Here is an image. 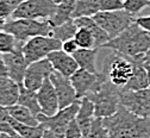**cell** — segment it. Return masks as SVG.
<instances>
[{
	"mask_svg": "<svg viewBox=\"0 0 150 138\" xmlns=\"http://www.w3.org/2000/svg\"><path fill=\"white\" fill-rule=\"evenodd\" d=\"M99 26H101L111 39L119 36L131 24L135 23L136 17L123 10L117 11H100L92 17Z\"/></svg>",
	"mask_w": 150,
	"mask_h": 138,
	"instance_id": "obj_6",
	"label": "cell"
},
{
	"mask_svg": "<svg viewBox=\"0 0 150 138\" xmlns=\"http://www.w3.org/2000/svg\"><path fill=\"white\" fill-rule=\"evenodd\" d=\"M52 1H54L56 5H60V4H63V3L69 1V0H52Z\"/></svg>",
	"mask_w": 150,
	"mask_h": 138,
	"instance_id": "obj_41",
	"label": "cell"
},
{
	"mask_svg": "<svg viewBox=\"0 0 150 138\" xmlns=\"http://www.w3.org/2000/svg\"><path fill=\"white\" fill-rule=\"evenodd\" d=\"M97 55H98V48H93V49H79L73 56L75 61L78 62L80 69L97 74L99 73L97 70V63H96Z\"/></svg>",
	"mask_w": 150,
	"mask_h": 138,
	"instance_id": "obj_19",
	"label": "cell"
},
{
	"mask_svg": "<svg viewBox=\"0 0 150 138\" xmlns=\"http://www.w3.org/2000/svg\"><path fill=\"white\" fill-rule=\"evenodd\" d=\"M136 63L130 58L112 51L105 57L103 73L116 87L123 89L135 73Z\"/></svg>",
	"mask_w": 150,
	"mask_h": 138,
	"instance_id": "obj_3",
	"label": "cell"
},
{
	"mask_svg": "<svg viewBox=\"0 0 150 138\" xmlns=\"http://www.w3.org/2000/svg\"><path fill=\"white\" fill-rule=\"evenodd\" d=\"M70 80L75 88V92H76L78 99L80 100L82 98H87L96 93L107 80V77L103 71L93 74L87 70L79 69L70 77Z\"/></svg>",
	"mask_w": 150,
	"mask_h": 138,
	"instance_id": "obj_10",
	"label": "cell"
},
{
	"mask_svg": "<svg viewBox=\"0 0 150 138\" xmlns=\"http://www.w3.org/2000/svg\"><path fill=\"white\" fill-rule=\"evenodd\" d=\"M100 11H117L124 8V0H98Z\"/></svg>",
	"mask_w": 150,
	"mask_h": 138,
	"instance_id": "obj_32",
	"label": "cell"
},
{
	"mask_svg": "<svg viewBox=\"0 0 150 138\" xmlns=\"http://www.w3.org/2000/svg\"><path fill=\"white\" fill-rule=\"evenodd\" d=\"M103 119L110 138H150V118L138 117L122 106Z\"/></svg>",
	"mask_w": 150,
	"mask_h": 138,
	"instance_id": "obj_2",
	"label": "cell"
},
{
	"mask_svg": "<svg viewBox=\"0 0 150 138\" xmlns=\"http://www.w3.org/2000/svg\"><path fill=\"white\" fill-rule=\"evenodd\" d=\"M23 42H19L18 39L11 35L10 32H6L4 30L0 31V54H10L13 52L23 47Z\"/></svg>",
	"mask_w": 150,
	"mask_h": 138,
	"instance_id": "obj_27",
	"label": "cell"
},
{
	"mask_svg": "<svg viewBox=\"0 0 150 138\" xmlns=\"http://www.w3.org/2000/svg\"><path fill=\"white\" fill-rule=\"evenodd\" d=\"M52 0H23L12 14V19L49 21L56 11Z\"/></svg>",
	"mask_w": 150,
	"mask_h": 138,
	"instance_id": "obj_8",
	"label": "cell"
},
{
	"mask_svg": "<svg viewBox=\"0 0 150 138\" xmlns=\"http://www.w3.org/2000/svg\"><path fill=\"white\" fill-rule=\"evenodd\" d=\"M48 60L50 61L55 71H57L67 77H71L80 69L78 62L75 61L74 56L64 52L63 50L52 51L48 56Z\"/></svg>",
	"mask_w": 150,
	"mask_h": 138,
	"instance_id": "obj_16",
	"label": "cell"
},
{
	"mask_svg": "<svg viewBox=\"0 0 150 138\" xmlns=\"http://www.w3.org/2000/svg\"><path fill=\"white\" fill-rule=\"evenodd\" d=\"M94 119H96V107L93 101L88 99V98L80 99V108L76 114V122L79 123L85 138H87L92 123Z\"/></svg>",
	"mask_w": 150,
	"mask_h": 138,
	"instance_id": "obj_18",
	"label": "cell"
},
{
	"mask_svg": "<svg viewBox=\"0 0 150 138\" xmlns=\"http://www.w3.org/2000/svg\"><path fill=\"white\" fill-rule=\"evenodd\" d=\"M100 12L98 0H75L73 19L81 17H93Z\"/></svg>",
	"mask_w": 150,
	"mask_h": 138,
	"instance_id": "obj_24",
	"label": "cell"
},
{
	"mask_svg": "<svg viewBox=\"0 0 150 138\" xmlns=\"http://www.w3.org/2000/svg\"><path fill=\"white\" fill-rule=\"evenodd\" d=\"M104 48L111 49L134 62L144 61L150 50V32L142 29L135 22L119 36L107 42Z\"/></svg>",
	"mask_w": 150,
	"mask_h": 138,
	"instance_id": "obj_1",
	"label": "cell"
},
{
	"mask_svg": "<svg viewBox=\"0 0 150 138\" xmlns=\"http://www.w3.org/2000/svg\"><path fill=\"white\" fill-rule=\"evenodd\" d=\"M145 63V62H144ZM146 70H148V75H149V86H150V63H145Z\"/></svg>",
	"mask_w": 150,
	"mask_h": 138,
	"instance_id": "obj_42",
	"label": "cell"
},
{
	"mask_svg": "<svg viewBox=\"0 0 150 138\" xmlns=\"http://www.w3.org/2000/svg\"><path fill=\"white\" fill-rule=\"evenodd\" d=\"M87 138H110L108 131L104 125L103 118L96 117V119L92 123V126H91Z\"/></svg>",
	"mask_w": 150,
	"mask_h": 138,
	"instance_id": "obj_29",
	"label": "cell"
},
{
	"mask_svg": "<svg viewBox=\"0 0 150 138\" xmlns=\"http://www.w3.org/2000/svg\"><path fill=\"white\" fill-rule=\"evenodd\" d=\"M135 22L145 31L150 32V14L149 16H141V17H136Z\"/></svg>",
	"mask_w": 150,
	"mask_h": 138,
	"instance_id": "obj_35",
	"label": "cell"
},
{
	"mask_svg": "<svg viewBox=\"0 0 150 138\" xmlns=\"http://www.w3.org/2000/svg\"><path fill=\"white\" fill-rule=\"evenodd\" d=\"M144 62H145V63H150V50H149V52L146 54V56H145V58H144Z\"/></svg>",
	"mask_w": 150,
	"mask_h": 138,
	"instance_id": "obj_43",
	"label": "cell"
},
{
	"mask_svg": "<svg viewBox=\"0 0 150 138\" xmlns=\"http://www.w3.org/2000/svg\"><path fill=\"white\" fill-rule=\"evenodd\" d=\"M21 94V86L12 79L0 77V105L10 107L18 104Z\"/></svg>",
	"mask_w": 150,
	"mask_h": 138,
	"instance_id": "obj_17",
	"label": "cell"
},
{
	"mask_svg": "<svg viewBox=\"0 0 150 138\" xmlns=\"http://www.w3.org/2000/svg\"><path fill=\"white\" fill-rule=\"evenodd\" d=\"M4 60L7 67L8 77L12 79L14 82H17L21 87L24 84V77L29 67V62L23 54V47L13 52L5 54Z\"/></svg>",
	"mask_w": 150,
	"mask_h": 138,
	"instance_id": "obj_14",
	"label": "cell"
},
{
	"mask_svg": "<svg viewBox=\"0 0 150 138\" xmlns=\"http://www.w3.org/2000/svg\"><path fill=\"white\" fill-rule=\"evenodd\" d=\"M74 7H75V0H69V1H67V3L57 5L54 16L49 19L51 26L55 28V26L62 25V24L71 21Z\"/></svg>",
	"mask_w": 150,
	"mask_h": 138,
	"instance_id": "obj_21",
	"label": "cell"
},
{
	"mask_svg": "<svg viewBox=\"0 0 150 138\" xmlns=\"http://www.w3.org/2000/svg\"><path fill=\"white\" fill-rule=\"evenodd\" d=\"M0 138H25V137L18 134L17 132H13L11 134H0Z\"/></svg>",
	"mask_w": 150,
	"mask_h": 138,
	"instance_id": "obj_39",
	"label": "cell"
},
{
	"mask_svg": "<svg viewBox=\"0 0 150 138\" xmlns=\"http://www.w3.org/2000/svg\"><path fill=\"white\" fill-rule=\"evenodd\" d=\"M135 63H136L135 73L132 77H131V80L129 81V84L122 91H139V89H145L150 87L149 75H148V70H146L144 61L135 62Z\"/></svg>",
	"mask_w": 150,
	"mask_h": 138,
	"instance_id": "obj_20",
	"label": "cell"
},
{
	"mask_svg": "<svg viewBox=\"0 0 150 138\" xmlns=\"http://www.w3.org/2000/svg\"><path fill=\"white\" fill-rule=\"evenodd\" d=\"M19 4L21 3L14 1V0H0V17L8 21L10 18H12L13 12L19 6Z\"/></svg>",
	"mask_w": 150,
	"mask_h": 138,
	"instance_id": "obj_31",
	"label": "cell"
},
{
	"mask_svg": "<svg viewBox=\"0 0 150 138\" xmlns=\"http://www.w3.org/2000/svg\"><path fill=\"white\" fill-rule=\"evenodd\" d=\"M18 104L30 110L36 117H38L42 113L38 98H37V92L30 91L25 88L24 86L21 87V94H19V99H18Z\"/></svg>",
	"mask_w": 150,
	"mask_h": 138,
	"instance_id": "obj_23",
	"label": "cell"
},
{
	"mask_svg": "<svg viewBox=\"0 0 150 138\" xmlns=\"http://www.w3.org/2000/svg\"><path fill=\"white\" fill-rule=\"evenodd\" d=\"M10 118H11V115H10V112H8L7 107L0 105V123L8 120Z\"/></svg>",
	"mask_w": 150,
	"mask_h": 138,
	"instance_id": "obj_37",
	"label": "cell"
},
{
	"mask_svg": "<svg viewBox=\"0 0 150 138\" xmlns=\"http://www.w3.org/2000/svg\"><path fill=\"white\" fill-rule=\"evenodd\" d=\"M7 110L10 112V115L13 118V119L22 123V124L30 125V126H37V125L41 124L38 118H37L30 110H28L26 107H24L19 104L10 106V107H7Z\"/></svg>",
	"mask_w": 150,
	"mask_h": 138,
	"instance_id": "obj_22",
	"label": "cell"
},
{
	"mask_svg": "<svg viewBox=\"0 0 150 138\" xmlns=\"http://www.w3.org/2000/svg\"><path fill=\"white\" fill-rule=\"evenodd\" d=\"M8 21L7 19H5V18H3V17H0V31H1L3 29H4V26L6 25V23H7Z\"/></svg>",
	"mask_w": 150,
	"mask_h": 138,
	"instance_id": "obj_40",
	"label": "cell"
},
{
	"mask_svg": "<svg viewBox=\"0 0 150 138\" xmlns=\"http://www.w3.org/2000/svg\"><path fill=\"white\" fill-rule=\"evenodd\" d=\"M120 106L138 117L150 118V87L139 91H122Z\"/></svg>",
	"mask_w": 150,
	"mask_h": 138,
	"instance_id": "obj_11",
	"label": "cell"
},
{
	"mask_svg": "<svg viewBox=\"0 0 150 138\" xmlns=\"http://www.w3.org/2000/svg\"><path fill=\"white\" fill-rule=\"evenodd\" d=\"M79 49L80 48H79L78 43L75 42V39L73 38V39H69V41H66V42L62 43V49L61 50H63L64 52H67L69 55H74Z\"/></svg>",
	"mask_w": 150,
	"mask_h": 138,
	"instance_id": "obj_34",
	"label": "cell"
},
{
	"mask_svg": "<svg viewBox=\"0 0 150 138\" xmlns=\"http://www.w3.org/2000/svg\"><path fill=\"white\" fill-rule=\"evenodd\" d=\"M61 49L62 42L52 36H37L30 38L23 44V54L29 64L48 58L52 51Z\"/></svg>",
	"mask_w": 150,
	"mask_h": 138,
	"instance_id": "obj_7",
	"label": "cell"
},
{
	"mask_svg": "<svg viewBox=\"0 0 150 138\" xmlns=\"http://www.w3.org/2000/svg\"><path fill=\"white\" fill-rule=\"evenodd\" d=\"M8 73H7V67L4 60V55L0 54V77H7Z\"/></svg>",
	"mask_w": 150,
	"mask_h": 138,
	"instance_id": "obj_36",
	"label": "cell"
},
{
	"mask_svg": "<svg viewBox=\"0 0 150 138\" xmlns=\"http://www.w3.org/2000/svg\"><path fill=\"white\" fill-rule=\"evenodd\" d=\"M52 26L49 21L36 19H12L6 23L4 31L13 35L19 42L25 43L30 38L37 36H51Z\"/></svg>",
	"mask_w": 150,
	"mask_h": 138,
	"instance_id": "obj_5",
	"label": "cell"
},
{
	"mask_svg": "<svg viewBox=\"0 0 150 138\" xmlns=\"http://www.w3.org/2000/svg\"><path fill=\"white\" fill-rule=\"evenodd\" d=\"M150 6V0H124V10L132 16H137L142 10Z\"/></svg>",
	"mask_w": 150,
	"mask_h": 138,
	"instance_id": "obj_30",
	"label": "cell"
},
{
	"mask_svg": "<svg viewBox=\"0 0 150 138\" xmlns=\"http://www.w3.org/2000/svg\"><path fill=\"white\" fill-rule=\"evenodd\" d=\"M10 123H11L14 132H17L18 134H21L25 138H42L44 134V131H45V127L42 124L37 125V126H30V125H25V124H22L19 122L14 120L12 117H11Z\"/></svg>",
	"mask_w": 150,
	"mask_h": 138,
	"instance_id": "obj_25",
	"label": "cell"
},
{
	"mask_svg": "<svg viewBox=\"0 0 150 138\" xmlns=\"http://www.w3.org/2000/svg\"><path fill=\"white\" fill-rule=\"evenodd\" d=\"M37 98H38V101L41 105L42 114L51 117L60 111L59 96L50 79H47L43 82L42 87L37 91Z\"/></svg>",
	"mask_w": 150,
	"mask_h": 138,
	"instance_id": "obj_15",
	"label": "cell"
},
{
	"mask_svg": "<svg viewBox=\"0 0 150 138\" xmlns=\"http://www.w3.org/2000/svg\"><path fill=\"white\" fill-rule=\"evenodd\" d=\"M49 79L55 87L56 93H57L60 110L66 108V107L70 106L71 104L76 103L79 100L76 92H75V88L71 84L70 77H67V76L54 70V73L50 75Z\"/></svg>",
	"mask_w": 150,
	"mask_h": 138,
	"instance_id": "obj_13",
	"label": "cell"
},
{
	"mask_svg": "<svg viewBox=\"0 0 150 138\" xmlns=\"http://www.w3.org/2000/svg\"><path fill=\"white\" fill-rule=\"evenodd\" d=\"M52 73H54V68L48 58L30 63L24 77L23 86L30 91L37 92L42 87L43 82L50 77Z\"/></svg>",
	"mask_w": 150,
	"mask_h": 138,
	"instance_id": "obj_12",
	"label": "cell"
},
{
	"mask_svg": "<svg viewBox=\"0 0 150 138\" xmlns=\"http://www.w3.org/2000/svg\"><path fill=\"white\" fill-rule=\"evenodd\" d=\"M64 138H83L82 130H81L79 123L76 122V119H74L68 125V127L64 132Z\"/></svg>",
	"mask_w": 150,
	"mask_h": 138,
	"instance_id": "obj_33",
	"label": "cell"
},
{
	"mask_svg": "<svg viewBox=\"0 0 150 138\" xmlns=\"http://www.w3.org/2000/svg\"><path fill=\"white\" fill-rule=\"evenodd\" d=\"M80 108V100H78L76 103L71 104L70 106L60 110L56 114L48 117L44 114H40L38 120L40 123L45 127V130H50L55 133H59L64 136V132L68 127V125L74 120L76 119V114L79 112Z\"/></svg>",
	"mask_w": 150,
	"mask_h": 138,
	"instance_id": "obj_9",
	"label": "cell"
},
{
	"mask_svg": "<svg viewBox=\"0 0 150 138\" xmlns=\"http://www.w3.org/2000/svg\"><path fill=\"white\" fill-rule=\"evenodd\" d=\"M80 49H93L96 48V39L93 33L86 28H79L76 35L74 37Z\"/></svg>",
	"mask_w": 150,
	"mask_h": 138,
	"instance_id": "obj_28",
	"label": "cell"
},
{
	"mask_svg": "<svg viewBox=\"0 0 150 138\" xmlns=\"http://www.w3.org/2000/svg\"><path fill=\"white\" fill-rule=\"evenodd\" d=\"M120 95L122 89L116 87L107 79L96 93L87 98L94 104L96 117L107 118L113 115L120 108Z\"/></svg>",
	"mask_w": 150,
	"mask_h": 138,
	"instance_id": "obj_4",
	"label": "cell"
},
{
	"mask_svg": "<svg viewBox=\"0 0 150 138\" xmlns=\"http://www.w3.org/2000/svg\"><path fill=\"white\" fill-rule=\"evenodd\" d=\"M149 8H150V6H149Z\"/></svg>",
	"mask_w": 150,
	"mask_h": 138,
	"instance_id": "obj_44",
	"label": "cell"
},
{
	"mask_svg": "<svg viewBox=\"0 0 150 138\" xmlns=\"http://www.w3.org/2000/svg\"><path fill=\"white\" fill-rule=\"evenodd\" d=\"M42 138H64V136L59 134V133H55V132H52L50 130H45Z\"/></svg>",
	"mask_w": 150,
	"mask_h": 138,
	"instance_id": "obj_38",
	"label": "cell"
},
{
	"mask_svg": "<svg viewBox=\"0 0 150 138\" xmlns=\"http://www.w3.org/2000/svg\"><path fill=\"white\" fill-rule=\"evenodd\" d=\"M78 30H79V28L76 26V24H75L74 19H71V21H69L62 25L55 26L52 29L51 36L63 43L66 41H69V39H73L75 37V35H76Z\"/></svg>",
	"mask_w": 150,
	"mask_h": 138,
	"instance_id": "obj_26",
	"label": "cell"
}]
</instances>
